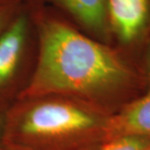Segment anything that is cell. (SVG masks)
Returning a JSON list of instances; mask_svg holds the SVG:
<instances>
[{"label": "cell", "mask_w": 150, "mask_h": 150, "mask_svg": "<svg viewBox=\"0 0 150 150\" xmlns=\"http://www.w3.org/2000/svg\"><path fill=\"white\" fill-rule=\"evenodd\" d=\"M28 4L40 51L22 99L67 94L120 101L144 84V79L118 52L83 35L42 5Z\"/></svg>", "instance_id": "1"}, {"label": "cell", "mask_w": 150, "mask_h": 150, "mask_svg": "<svg viewBox=\"0 0 150 150\" xmlns=\"http://www.w3.org/2000/svg\"><path fill=\"white\" fill-rule=\"evenodd\" d=\"M108 115L65 101H41L6 112V150H93L105 141Z\"/></svg>", "instance_id": "2"}, {"label": "cell", "mask_w": 150, "mask_h": 150, "mask_svg": "<svg viewBox=\"0 0 150 150\" xmlns=\"http://www.w3.org/2000/svg\"><path fill=\"white\" fill-rule=\"evenodd\" d=\"M33 23L31 6L22 4L0 33V93L9 87L16 75Z\"/></svg>", "instance_id": "3"}, {"label": "cell", "mask_w": 150, "mask_h": 150, "mask_svg": "<svg viewBox=\"0 0 150 150\" xmlns=\"http://www.w3.org/2000/svg\"><path fill=\"white\" fill-rule=\"evenodd\" d=\"M110 34L130 44L150 35V0H107Z\"/></svg>", "instance_id": "4"}, {"label": "cell", "mask_w": 150, "mask_h": 150, "mask_svg": "<svg viewBox=\"0 0 150 150\" xmlns=\"http://www.w3.org/2000/svg\"><path fill=\"white\" fill-rule=\"evenodd\" d=\"M123 136L150 139V89L130 101L116 113L108 115L105 125V141Z\"/></svg>", "instance_id": "5"}, {"label": "cell", "mask_w": 150, "mask_h": 150, "mask_svg": "<svg viewBox=\"0 0 150 150\" xmlns=\"http://www.w3.org/2000/svg\"><path fill=\"white\" fill-rule=\"evenodd\" d=\"M50 2L87 31L106 38L109 36L107 0H29L39 4Z\"/></svg>", "instance_id": "6"}, {"label": "cell", "mask_w": 150, "mask_h": 150, "mask_svg": "<svg viewBox=\"0 0 150 150\" xmlns=\"http://www.w3.org/2000/svg\"><path fill=\"white\" fill-rule=\"evenodd\" d=\"M150 139L140 136H123L107 140L93 150H146Z\"/></svg>", "instance_id": "7"}, {"label": "cell", "mask_w": 150, "mask_h": 150, "mask_svg": "<svg viewBox=\"0 0 150 150\" xmlns=\"http://www.w3.org/2000/svg\"><path fill=\"white\" fill-rule=\"evenodd\" d=\"M21 5L0 7V33L8 25Z\"/></svg>", "instance_id": "8"}, {"label": "cell", "mask_w": 150, "mask_h": 150, "mask_svg": "<svg viewBox=\"0 0 150 150\" xmlns=\"http://www.w3.org/2000/svg\"><path fill=\"white\" fill-rule=\"evenodd\" d=\"M3 103L0 102V146L2 144V139H3V134H4V123H5V115L6 110L4 109Z\"/></svg>", "instance_id": "9"}, {"label": "cell", "mask_w": 150, "mask_h": 150, "mask_svg": "<svg viewBox=\"0 0 150 150\" xmlns=\"http://www.w3.org/2000/svg\"><path fill=\"white\" fill-rule=\"evenodd\" d=\"M149 50H148V56H147V73H146V80L149 84V89H150V40L149 43Z\"/></svg>", "instance_id": "10"}, {"label": "cell", "mask_w": 150, "mask_h": 150, "mask_svg": "<svg viewBox=\"0 0 150 150\" xmlns=\"http://www.w3.org/2000/svg\"><path fill=\"white\" fill-rule=\"evenodd\" d=\"M22 0H0V7L21 5Z\"/></svg>", "instance_id": "11"}, {"label": "cell", "mask_w": 150, "mask_h": 150, "mask_svg": "<svg viewBox=\"0 0 150 150\" xmlns=\"http://www.w3.org/2000/svg\"><path fill=\"white\" fill-rule=\"evenodd\" d=\"M0 150H6V149H4V148H2V147H1V146H0Z\"/></svg>", "instance_id": "12"}, {"label": "cell", "mask_w": 150, "mask_h": 150, "mask_svg": "<svg viewBox=\"0 0 150 150\" xmlns=\"http://www.w3.org/2000/svg\"><path fill=\"white\" fill-rule=\"evenodd\" d=\"M146 150H150V146H149V148H148V149H146Z\"/></svg>", "instance_id": "13"}]
</instances>
